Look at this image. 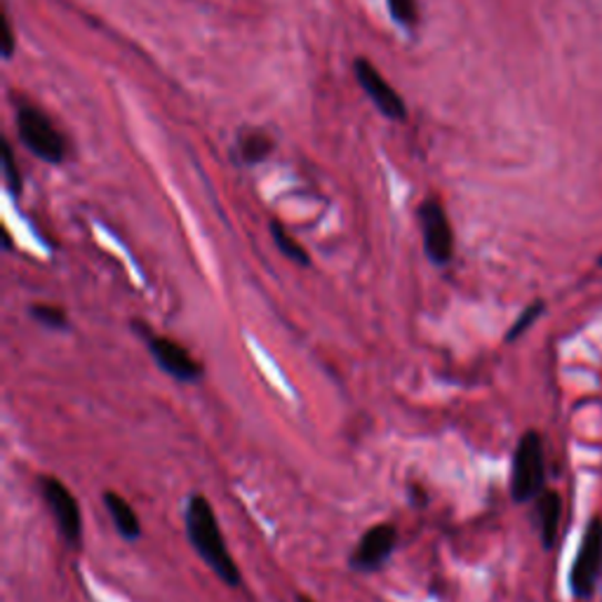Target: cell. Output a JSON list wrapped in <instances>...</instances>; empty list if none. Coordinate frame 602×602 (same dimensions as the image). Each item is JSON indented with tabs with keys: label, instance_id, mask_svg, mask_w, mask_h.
<instances>
[{
	"label": "cell",
	"instance_id": "9",
	"mask_svg": "<svg viewBox=\"0 0 602 602\" xmlns=\"http://www.w3.org/2000/svg\"><path fill=\"white\" fill-rule=\"evenodd\" d=\"M354 69L360 88L370 94V100L377 104V109L386 115V119L405 121V102L400 100V94L384 81V75L367 60H356Z\"/></svg>",
	"mask_w": 602,
	"mask_h": 602
},
{
	"label": "cell",
	"instance_id": "18",
	"mask_svg": "<svg viewBox=\"0 0 602 602\" xmlns=\"http://www.w3.org/2000/svg\"><path fill=\"white\" fill-rule=\"evenodd\" d=\"M6 38H3V52H6V57H10L12 54V31H10V22H8V19H6V33H3Z\"/></svg>",
	"mask_w": 602,
	"mask_h": 602
},
{
	"label": "cell",
	"instance_id": "12",
	"mask_svg": "<svg viewBox=\"0 0 602 602\" xmlns=\"http://www.w3.org/2000/svg\"><path fill=\"white\" fill-rule=\"evenodd\" d=\"M271 236H274V243L283 252L285 259H289L297 266H308L310 264L306 247L302 243H297L293 236H289V231L280 222H271Z\"/></svg>",
	"mask_w": 602,
	"mask_h": 602
},
{
	"label": "cell",
	"instance_id": "10",
	"mask_svg": "<svg viewBox=\"0 0 602 602\" xmlns=\"http://www.w3.org/2000/svg\"><path fill=\"white\" fill-rule=\"evenodd\" d=\"M104 507L109 511V518L113 522V528L119 530V534L127 541H137L142 537V520L134 511L127 499H123L119 492H104Z\"/></svg>",
	"mask_w": 602,
	"mask_h": 602
},
{
	"label": "cell",
	"instance_id": "14",
	"mask_svg": "<svg viewBox=\"0 0 602 602\" xmlns=\"http://www.w3.org/2000/svg\"><path fill=\"white\" fill-rule=\"evenodd\" d=\"M268 153H271V140L264 132L245 134L241 142V155L245 163H262Z\"/></svg>",
	"mask_w": 602,
	"mask_h": 602
},
{
	"label": "cell",
	"instance_id": "7",
	"mask_svg": "<svg viewBox=\"0 0 602 602\" xmlns=\"http://www.w3.org/2000/svg\"><path fill=\"white\" fill-rule=\"evenodd\" d=\"M398 547V528L391 522H379V526L367 530L358 547L351 553V570L360 574H373L381 570Z\"/></svg>",
	"mask_w": 602,
	"mask_h": 602
},
{
	"label": "cell",
	"instance_id": "11",
	"mask_svg": "<svg viewBox=\"0 0 602 602\" xmlns=\"http://www.w3.org/2000/svg\"><path fill=\"white\" fill-rule=\"evenodd\" d=\"M537 516H539V530L543 549H553L558 541L560 518H562V499L553 490H543L537 497Z\"/></svg>",
	"mask_w": 602,
	"mask_h": 602
},
{
	"label": "cell",
	"instance_id": "5",
	"mask_svg": "<svg viewBox=\"0 0 602 602\" xmlns=\"http://www.w3.org/2000/svg\"><path fill=\"white\" fill-rule=\"evenodd\" d=\"M41 492L48 503V509L54 518V526L64 537L71 549H78L83 543V511L81 503L71 494V490L60 478L43 476L41 478Z\"/></svg>",
	"mask_w": 602,
	"mask_h": 602
},
{
	"label": "cell",
	"instance_id": "17",
	"mask_svg": "<svg viewBox=\"0 0 602 602\" xmlns=\"http://www.w3.org/2000/svg\"><path fill=\"white\" fill-rule=\"evenodd\" d=\"M3 170H6L8 188H10L12 193H22V177H19L17 165H14V161H12V149H10L8 142L3 144Z\"/></svg>",
	"mask_w": 602,
	"mask_h": 602
},
{
	"label": "cell",
	"instance_id": "4",
	"mask_svg": "<svg viewBox=\"0 0 602 602\" xmlns=\"http://www.w3.org/2000/svg\"><path fill=\"white\" fill-rule=\"evenodd\" d=\"M17 127L24 146L45 163H62L67 155V142L48 115L35 106H19Z\"/></svg>",
	"mask_w": 602,
	"mask_h": 602
},
{
	"label": "cell",
	"instance_id": "3",
	"mask_svg": "<svg viewBox=\"0 0 602 602\" xmlns=\"http://www.w3.org/2000/svg\"><path fill=\"white\" fill-rule=\"evenodd\" d=\"M132 329L146 341L149 354L153 356L155 365H159L165 375H170L172 379H177L182 384L203 381L205 367L193 358L180 341L155 335L149 325L140 320H132Z\"/></svg>",
	"mask_w": 602,
	"mask_h": 602
},
{
	"label": "cell",
	"instance_id": "1",
	"mask_svg": "<svg viewBox=\"0 0 602 602\" xmlns=\"http://www.w3.org/2000/svg\"><path fill=\"white\" fill-rule=\"evenodd\" d=\"M184 526H186V539L205 565L215 572L226 586L238 589L243 584V574L233 560L226 541L220 530V520L205 494H191L186 501V513H184Z\"/></svg>",
	"mask_w": 602,
	"mask_h": 602
},
{
	"label": "cell",
	"instance_id": "6",
	"mask_svg": "<svg viewBox=\"0 0 602 602\" xmlns=\"http://www.w3.org/2000/svg\"><path fill=\"white\" fill-rule=\"evenodd\" d=\"M419 224L424 233L426 257L436 266H448L455 257V233L442 205L438 201H426L419 207Z\"/></svg>",
	"mask_w": 602,
	"mask_h": 602
},
{
	"label": "cell",
	"instance_id": "16",
	"mask_svg": "<svg viewBox=\"0 0 602 602\" xmlns=\"http://www.w3.org/2000/svg\"><path fill=\"white\" fill-rule=\"evenodd\" d=\"M388 10L402 27H412L417 22V0H388Z\"/></svg>",
	"mask_w": 602,
	"mask_h": 602
},
{
	"label": "cell",
	"instance_id": "13",
	"mask_svg": "<svg viewBox=\"0 0 602 602\" xmlns=\"http://www.w3.org/2000/svg\"><path fill=\"white\" fill-rule=\"evenodd\" d=\"M29 314H31L33 320H38L43 327H50V329H67V327H69L67 310L60 308V306H52V304H33V306L29 308Z\"/></svg>",
	"mask_w": 602,
	"mask_h": 602
},
{
	"label": "cell",
	"instance_id": "2",
	"mask_svg": "<svg viewBox=\"0 0 602 602\" xmlns=\"http://www.w3.org/2000/svg\"><path fill=\"white\" fill-rule=\"evenodd\" d=\"M547 484V457H543V440L537 431H528L520 438L513 466H511V497L516 503H528L537 499Z\"/></svg>",
	"mask_w": 602,
	"mask_h": 602
},
{
	"label": "cell",
	"instance_id": "20",
	"mask_svg": "<svg viewBox=\"0 0 602 602\" xmlns=\"http://www.w3.org/2000/svg\"><path fill=\"white\" fill-rule=\"evenodd\" d=\"M600 266H602V257H600Z\"/></svg>",
	"mask_w": 602,
	"mask_h": 602
},
{
	"label": "cell",
	"instance_id": "8",
	"mask_svg": "<svg viewBox=\"0 0 602 602\" xmlns=\"http://www.w3.org/2000/svg\"><path fill=\"white\" fill-rule=\"evenodd\" d=\"M602 570V522L593 520L586 528L584 539L572 565L570 584L577 598H589L598 584V577Z\"/></svg>",
	"mask_w": 602,
	"mask_h": 602
},
{
	"label": "cell",
	"instance_id": "19",
	"mask_svg": "<svg viewBox=\"0 0 602 602\" xmlns=\"http://www.w3.org/2000/svg\"><path fill=\"white\" fill-rule=\"evenodd\" d=\"M295 602H316V600H310V598H308V595H304V593H297Z\"/></svg>",
	"mask_w": 602,
	"mask_h": 602
},
{
	"label": "cell",
	"instance_id": "15",
	"mask_svg": "<svg viewBox=\"0 0 602 602\" xmlns=\"http://www.w3.org/2000/svg\"><path fill=\"white\" fill-rule=\"evenodd\" d=\"M543 314V302H534V304H530L526 310H522V314H520V318L511 325V329H509V335H507V341H516L518 337H522V335H526L528 333V329L537 323V318Z\"/></svg>",
	"mask_w": 602,
	"mask_h": 602
}]
</instances>
